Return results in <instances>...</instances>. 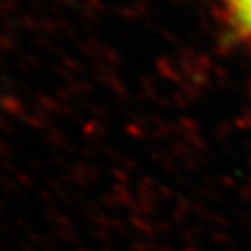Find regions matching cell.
Wrapping results in <instances>:
<instances>
[{
  "instance_id": "1",
  "label": "cell",
  "mask_w": 251,
  "mask_h": 251,
  "mask_svg": "<svg viewBox=\"0 0 251 251\" xmlns=\"http://www.w3.org/2000/svg\"><path fill=\"white\" fill-rule=\"evenodd\" d=\"M236 21L251 34V0H227Z\"/></svg>"
}]
</instances>
